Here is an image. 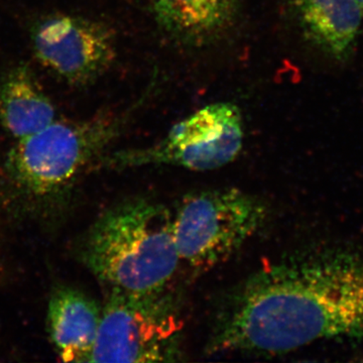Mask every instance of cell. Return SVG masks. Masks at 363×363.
<instances>
[{"mask_svg":"<svg viewBox=\"0 0 363 363\" xmlns=\"http://www.w3.org/2000/svg\"><path fill=\"white\" fill-rule=\"evenodd\" d=\"M325 339H363V253L326 248L260 269L229 298L210 353L276 355Z\"/></svg>","mask_w":363,"mask_h":363,"instance_id":"obj_1","label":"cell"},{"mask_svg":"<svg viewBox=\"0 0 363 363\" xmlns=\"http://www.w3.org/2000/svg\"><path fill=\"white\" fill-rule=\"evenodd\" d=\"M81 259L111 290L138 295L166 291L181 264L173 213L135 198L107 210L89 229Z\"/></svg>","mask_w":363,"mask_h":363,"instance_id":"obj_2","label":"cell"},{"mask_svg":"<svg viewBox=\"0 0 363 363\" xmlns=\"http://www.w3.org/2000/svg\"><path fill=\"white\" fill-rule=\"evenodd\" d=\"M123 124V117L113 113L83 121H54L44 130L18 140L7 157L6 172L26 194H57L105 154Z\"/></svg>","mask_w":363,"mask_h":363,"instance_id":"obj_3","label":"cell"},{"mask_svg":"<svg viewBox=\"0 0 363 363\" xmlns=\"http://www.w3.org/2000/svg\"><path fill=\"white\" fill-rule=\"evenodd\" d=\"M266 217L264 205L240 189L186 196L173 213L181 262L202 271L225 262L259 230Z\"/></svg>","mask_w":363,"mask_h":363,"instance_id":"obj_4","label":"cell"},{"mask_svg":"<svg viewBox=\"0 0 363 363\" xmlns=\"http://www.w3.org/2000/svg\"><path fill=\"white\" fill-rule=\"evenodd\" d=\"M180 317L164 292L111 290L86 362H169L180 355Z\"/></svg>","mask_w":363,"mask_h":363,"instance_id":"obj_5","label":"cell"},{"mask_svg":"<svg viewBox=\"0 0 363 363\" xmlns=\"http://www.w3.org/2000/svg\"><path fill=\"white\" fill-rule=\"evenodd\" d=\"M242 116L236 105H207L177 123L149 147L117 152L107 162L117 169L169 164L192 171H212L238 157L243 147Z\"/></svg>","mask_w":363,"mask_h":363,"instance_id":"obj_6","label":"cell"},{"mask_svg":"<svg viewBox=\"0 0 363 363\" xmlns=\"http://www.w3.org/2000/svg\"><path fill=\"white\" fill-rule=\"evenodd\" d=\"M32 43L38 61L71 85L94 82L116 58V33L108 26L72 14H51L38 21Z\"/></svg>","mask_w":363,"mask_h":363,"instance_id":"obj_7","label":"cell"},{"mask_svg":"<svg viewBox=\"0 0 363 363\" xmlns=\"http://www.w3.org/2000/svg\"><path fill=\"white\" fill-rule=\"evenodd\" d=\"M303 35L315 48L338 62L354 52L363 7L357 0H291Z\"/></svg>","mask_w":363,"mask_h":363,"instance_id":"obj_8","label":"cell"},{"mask_svg":"<svg viewBox=\"0 0 363 363\" xmlns=\"http://www.w3.org/2000/svg\"><path fill=\"white\" fill-rule=\"evenodd\" d=\"M101 307L72 288L55 291L48 308V330L62 360L86 362L96 338Z\"/></svg>","mask_w":363,"mask_h":363,"instance_id":"obj_9","label":"cell"},{"mask_svg":"<svg viewBox=\"0 0 363 363\" xmlns=\"http://www.w3.org/2000/svg\"><path fill=\"white\" fill-rule=\"evenodd\" d=\"M160 26L184 44L217 39L233 23L238 0H152Z\"/></svg>","mask_w":363,"mask_h":363,"instance_id":"obj_10","label":"cell"},{"mask_svg":"<svg viewBox=\"0 0 363 363\" xmlns=\"http://www.w3.org/2000/svg\"><path fill=\"white\" fill-rule=\"evenodd\" d=\"M55 113L28 67H16L0 83V123L16 140L44 130L55 121Z\"/></svg>","mask_w":363,"mask_h":363,"instance_id":"obj_11","label":"cell"},{"mask_svg":"<svg viewBox=\"0 0 363 363\" xmlns=\"http://www.w3.org/2000/svg\"><path fill=\"white\" fill-rule=\"evenodd\" d=\"M357 1L363 7V0H357Z\"/></svg>","mask_w":363,"mask_h":363,"instance_id":"obj_12","label":"cell"}]
</instances>
